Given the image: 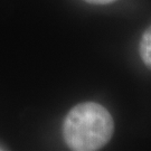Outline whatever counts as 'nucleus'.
Masks as SVG:
<instances>
[{
    "mask_svg": "<svg viewBox=\"0 0 151 151\" xmlns=\"http://www.w3.org/2000/svg\"><path fill=\"white\" fill-rule=\"evenodd\" d=\"M114 121L103 105L84 102L75 105L65 116L63 138L70 150L95 151L111 140Z\"/></svg>",
    "mask_w": 151,
    "mask_h": 151,
    "instance_id": "1",
    "label": "nucleus"
},
{
    "mask_svg": "<svg viewBox=\"0 0 151 151\" xmlns=\"http://www.w3.org/2000/svg\"><path fill=\"white\" fill-rule=\"evenodd\" d=\"M88 4H93V5H109V4H112L116 0H84Z\"/></svg>",
    "mask_w": 151,
    "mask_h": 151,
    "instance_id": "3",
    "label": "nucleus"
},
{
    "mask_svg": "<svg viewBox=\"0 0 151 151\" xmlns=\"http://www.w3.org/2000/svg\"><path fill=\"white\" fill-rule=\"evenodd\" d=\"M139 53L143 64L151 70V26L145 30L139 44Z\"/></svg>",
    "mask_w": 151,
    "mask_h": 151,
    "instance_id": "2",
    "label": "nucleus"
}]
</instances>
